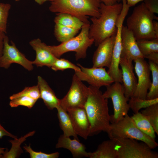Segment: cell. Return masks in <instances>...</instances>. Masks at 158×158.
Wrapping results in <instances>:
<instances>
[{
	"label": "cell",
	"mask_w": 158,
	"mask_h": 158,
	"mask_svg": "<svg viewBox=\"0 0 158 158\" xmlns=\"http://www.w3.org/2000/svg\"><path fill=\"white\" fill-rule=\"evenodd\" d=\"M84 108L90 125L89 136L109 130L110 115L108 99L105 98L99 88L90 85Z\"/></svg>",
	"instance_id": "cell-1"
},
{
	"label": "cell",
	"mask_w": 158,
	"mask_h": 158,
	"mask_svg": "<svg viewBox=\"0 0 158 158\" xmlns=\"http://www.w3.org/2000/svg\"><path fill=\"white\" fill-rule=\"evenodd\" d=\"M122 3L107 5L101 3L98 18L92 17L89 36L97 47L101 42L116 32V24L122 8Z\"/></svg>",
	"instance_id": "cell-2"
},
{
	"label": "cell",
	"mask_w": 158,
	"mask_h": 158,
	"mask_svg": "<svg viewBox=\"0 0 158 158\" xmlns=\"http://www.w3.org/2000/svg\"><path fill=\"white\" fill-rule=\"evenodd\" d=\"M101 2L99 0H53L49 9L54 13L73 15L84 23H89L88 16L98 18Z\"/></svg>",
	"instance_id": "cell-3"
},
{
	"label": "cell",
	"mask_w": 158,
	"mask_h": 158,
	"mask_svg": "<svg viewBox=\"0 0 158 158\" xmlns=\"http://www.w3.org/2000/svg\"><path fill=\"white\" fill-rule=\"evenodd\" d=\"M158 18L147 8L144 3L135 7L126 20L127 27L136 40L157 39L153 29V21Z\"/></svg>",
	"instance_id": "cell-4"
},
{
	"label": "cell",
	"mask_w": 158,
	"mask_h": 158,
	"mask_svg": "<svg viewBox=\"0 0 158 158\" xmlns=\"http://www.w3.org/2000/svg\"><path fill=\"white\" fill-rule=\"evenodd\" d=\"M90 25V23H84L78 35L59 45H48L49 49L56 58H60L67 52L74 51L76 61L85 58L87 49L94 43V40L89 36Z\"/></svg>",
	"instance_id": "cell-5"
},
{
	"label": "cell",
	"mask_w": 158,
	"mask_h": 158,
	"mask_svg": "<svg viewBox=\"0 0 158 158\" xmlns=\"http://www.w3.org/2000/svg\"><path fill=\"white\" fill-rule=\"evenodd\" d=\"M107 133L110 139L120 138L134 139L144 142L152 149L158 146L155 139L140 130L131 117L128 114L117 122L110 124Z\"/></svg>",
	"instance_id": "cell-6"
},
{
	"label": "cell",
	"mask_w": 158,
	"mask_h": 158,
	"mask_svg": "<svg viewBox=\"0 0 158 158\" xmlns=\"http://www.w3.org/2000/svg\"><path fill=\"white\" fill-rule=\"evenodd\" d=\"M117 158H158V154L145 143L131 139L112 138Z\"/></svg>",
	"instance_id": "cell-7"
},
{
	"label": "cell",
	"mask_w": 158,
	"mask_h": 158,
	"mask_svg": "<svg viewBox=\"0 0 158 158\" xmlns=\"http://www.w3.org/2000/svg\"><path fill=\"white\" fill-rule=\"evenodd\" d=\"M106 88L103 96L111 99L114 110V114L110 115V121L111 123H116L128 114L130 109L128 102L129 99L125 96L123 85L120 83L114 82Z\"/></svg>",
	"instance_id": "cell-8"
},
{
	"label": "cell",
	"mask_w": 158,
	"mask_h": 158,
	"mask_svg": "<svg viewBox=\"0 0 158 158\" xmlns=\"http://www.w3.org/2000/svg\"><path fill=\"white\" fill-rule=\"evenodd\" d=\"M89 90V87L85 85L74 74L68 92L60 99V106L66 111L68 109L71 107H84Z\"/></svg>",
	"instance_id": "cell-9"
},
{
	"label": "cell",
	"mask_w": 158,
	"mask_h": 158,
	"mask_svg": "<svg viewBox=\"0 0 158 158\" xmlns=\"http://www.w3.org/2000/svg\"><path fill=\"white\" fill-rule=\"evenodd\" d=\"M9 43L8 37L6 36L4 40L2 54L0 56V67L8 68L12 63H16L23 66L28 71L33 68L32 61L28 59L25 55L17 48L15 43Z\"/></svg>",
	"instance_id": "cell-10"
},
{
	"label": "cell",
	"mask_w": 158,
	"mask_h": 158,
	"mask_svg": "<svg viewBox=\"0 0 158 158\" xmlns=\"http://www.w3.org/2000/svg\"><path fill=\"white\" fill-rule=\"evenodd\" d=\"M77 65L80 70L75 71V74L80 80L87 82L90 86L99 88L102 86L109 85L114 82L105 68H87L79 64Z\"/></svg>",
	"instance_id": "cell-11"
},
{
	"label": "cell",
	"mask_w": 158,
	"mask_h": 158,
	"mask_svg": "<svg viewBox=\"0 0 158 158\" xmlns=\"http://www.w3.org/2000/svg\"><path fill=\"white\" fill-rule=\"evenodd\" d=\"M125 16L121 14L119 16L116 24V32L113 47L112 59L110 66L107 71L114 82L122 83V75L121 69L119 68L122 51L121 31Z\"/></svg>",
	"instance_id": "cell-12"
},
{
	"label": "cell",
	"mask_w": 158,
	"mask_h": 158,
	"mask_svg": "<svg viewBox=\"0 0 158 158\" xmlns=\"http://www.w3.org/2000/svg\"><path fill=\"white\" fill-rule=\"evenodd\" d=\"M133 61L135 63L134 69L138 78V82L132 97L146 99L148 90L152 83L150 78L151 71L149 66L143 58H138Z\"/></svg>",
	"instance_id": "cell-13"
},
{
	"label": "cell",
	"mask_w": 158,
	"mask_h": 158,
	"mask_svg": "<svg viewBox=\"0 0 158 158\" xmlns=\"http://www.w3.org/2000/svg\"><path fill=\"white\" fill-rule=\"evenodd\" d=\"M116 33L98 45L92 58V67H109L112 59Z\"/></svg>",
	"instance_id": "cell-14"
},
{
	"label": "cell",
	"mask_w": 158,
	"mask_h": 158,
	"mask_svg": "<svg viewBox=\"0 0 158 158\" xmlns=\"http://www.w3.org/2000/svg\"><path fill=\"white\" fill-rule=\"evenodd\" d=\"M133 61L123 56L121 57L119 65L121 68L122 85L126 97L129 99L133 96L137 84L133 71Z\"/></svg>",
	"instance_id": "cell-15"
},
{
	"label": "cell",
	"mask_w": 158,
	"mask_h": 158,
	"mask_svg": "<svg viewBox=\"0 0 158 158\" xmlns=\"http://www.w3.org/2000/svg\"><path fill=\"white\" fill-rule=\"evenodd\" d=\"M66 111L76 134L86 139L89 135L90 125L84 107H71Z\"/></svg>",
	"instance_id": "cell-16"
},
{
	"label": "cell",
	"mask_w": 158,
	"mask_h": 158,
	"mask_svg": "<svg viewBox=\"0 0 158 158\" xmlns=\"http://www.w3.org/2000/svg\"><path fill=\"white\" fill-rule=\"evenodd\" d=\"M121 57H125L133 61L138 58H144L133 33L126 26L123 25L121 31Z\"/></svg>",
	"instance_id": "cell-17"
},
{
	"label": "cell",
	"mask_w": 158,
	"mask_h": 158,
	"mask_svg": "<svg viewBox=\"0 0 158 158\" xmlns=\"http://www.w3.org/2000/svg\"><path fill=\"white\" fill-rule=\"evenodd\" d=\"M29 44L36 54L35 60L32 61L33 64L37 67L46 66L50 68L56 58L51 53L48 45L42 42L39 38L32 40L29 42Z\"/></svg>",
	"instance_id": "cell-18"
},
{
	"label": "cell",
	"mask_w": 158,
	"mask_h": 158,
	"mask_svg": "<svg viewBox=\"0 0 158 158\" xmlns=\"http://www.w3.org/2000/svg\"><path fill=\"white\" fill-rule=\"evenodd\" d=\"M56 148H63L68 150L73 158L88 157L89 152L86 151L85 145L75 138L71 139L70 137L63 134L59 138Z\"/></svg>",
	"instance_id": "cell-19"
},
{
	"label": "cell",
	"mask_w": 158,
	"mask_h": 158,
	"mask_svg": "<svg viewBox=\"0 0 158 158\" xmlns=\"http://www.w3.org/2000/svg\"><path fill=\"white\" fill-rule=\"evenodd\" d=\"M41 98L47 108L52 110L60 105V99L57 98L54 92L46 80L40 76L37 77V85Z\"/></svg>",
	"instance_id": "cell-20"
},
{
	"label": "cell",
	"mask_w": 158,
	"mask_h": 158,
	"mask_svg": "<svg viewBox=\"0 0 158 158\" xmlns=\"http://www.w3.org/2000/svg\"><path fill=\"white\" fill-rule=\"evenodd\" d=\"M115 145L112 139L105 140L99 145L95 151L89 152L88 158H117Z\"/></svg>",
	"instance_id": "cell-21"
},
{
	"label": "cell",
	"mask_w": 158,
	"mask_h": 158,
	"mask_svg": "<svg viewBox=\"0 0 158 158\" xmlns=\"http://www.w3.org/2000/svg\"><path fill=\"white\" fill-rule=\"evenodd\" d=\"M56 109L57 111V116L59 126L63 132V134L68 137L73 136L74 138L78 139L67 111L60 105Z\"/></svg>",
	"instance_id": "cell-22"
},
{
	"label": "cell",
	"mask_w": 158,
	"mask_h": 158,
	"mask_svg": "<svg viewBox=\"0 0 158 158\" xmlns=\"http://www.w3.org/2000/svg\"><path fill=\"white\" fill-rule=\"evenodd\" d=\"M55 18V23L79 30L84 23L77 17L68 13H58Z\"/></svg>",
	"instance_id": "cell-23"
},
{
	"label": "cell",
	"mask_w": 158,
	"mask_h": 158,
	"mask_svg": "<svg viewBox=\"0 0 158 158\" xmlns=\"http://www.w3.org/2000/svg\"><path fill=\"white\" fill-rule=\"evenodd\" d=\"M35 133V131H30L19 138L10 140L11 144V147L8 150L6 149L3 154L2 158H16L19 157L23 151L20 147L21 144L26 140L27 138L32 136Z\"/></svg>",
	"instance_id": "cell-24"
},
{
	"label": "cell",
	"mask_w": 158,
	"mask_h": 158,
	"mask_svg": "<svg viewBox=\"0 0 158 158\" xmlns=\"http://www.w3.org/2000/svg\"><path fill=\"white\" fill-rule=\"evenodd\" d=\"M137 127L142 131L155 139V132L151 123L141 113H134L131 117Z\"/></svg>",
	"instance_id": "cell-25"
},
{
	"label": "cell",
	"mask_w": 158,
	"mask_h": 158,
	"mask_svg": "<svg viewBox=\"0 0 158 158\" xmlns=\"http://www.w3.org/2000/svg\"><path fill=\"white\" fill-rule=\"evenodd\" d=\"M78 31L76 29L55 23V36L56 40L61 43L67 41L74 37Z\"/></svg>",
	"instance_id": "cell-26"
},
{
	"label": "cell",
	"mask_w": 158,
	"mask_h": 158,
	"mask_svg": "<svg viewBox=\"0 0 158 158\" xmlns=\"http://www.w3.org/2000/svg\"><path fill=\"white\" fill-rule=\"evenodd\" d=\"M148 63L152 72V80L146 99H152L158 98V65L150 60Z\"/></svg>",
	"instance_id": "cell-27"
},
{
	"label": "cell",
	"mask_w": 158,
	"mask_h": 158,
	"mask_svg": "<svg viewBox=\"0 0 158 158\" xmlns=\"http://www.w3.org/2000/svg\"><path fill=\"white\" fill-rule=\"evenodd\" d=\"M136 41L144 58L152 53L158 52V39H140Z\"/></svg>",
	"instance_id": "cell-28"
},
{
	"label": "cell",
	"mask_w": 158,
	"mask_h": 158,
	"mask_svg": "<svg viewBox=\"0 0 158 158\" xmlns=\"http://www.w3.org/2000/svg\"><path fill=\"white\" fill-rule=\"evenodd\" d=\"M141 113L148 120L158 135V103L147 107Z\"/></svg>",
	"instance_id": "cell-29"
},
{
	"label": "cell",
	"mask_w": 158,
	"mask_h": 158,
	"mask_svg": "<svg viewBox=\"0 0 158 158\" xmlns=\"http://www.w3.org/2000/svg\"><path fill=\"white\" fill-rule=\"evenodd\" d=\"M128 104L134 113L139 112L142 108H145L154 104L158 103V98L152 99H142L133 97L129 100Z\"/></svg>",
	"instance_id": "cell-30"
},
{
	"label": "cell",
	"mask_w": 158,
	"mask_h": 158,
	"mask_svg": "<svg viewBox=\"0 0 158 158\" xmlns=\"http://www.w3.org/2000/svg\"><path fill=\"white\" fill-rule=\"evenodd\" d=\"M50 68L55 71H63L68 69H71L75 71L80 70V68L68 60L62 58H56Z\"/></svg>",
	"instance_id": "cell-31"
},
{
	"label": "cell",
	"mask_w": 158,
	"mask_h": 158,
	"mask_svg": "<svg viewBox=\"0 0 158 158\" xmlns=\"http://www.w3.org/2000/svg\"><path fill=\"white\" fill-rule=\"evenodd\" d=\"M37 100L27 96H20L11 99L9 105L11 107L21 106L30 109L33 107Z\"/></svg>",
	"instance_id": "cell-32"
},
{
	"label": "cell",
	"mask_w": 158,
	"mask_h": 158,
	"mask_svg": "<svg viewBox=\"0 0 158 158\" xmlns=\"http://www.w3.org/2000/svg\"><path fill=\"white\" fill-rule=\"evenodd\" d=\"M11 5L0 3V31L6 33L7 24Z\"/></svg>",
	"instance_id": "cell-33"
},
{
	"label": "cell",
	"mask_w": 158,
	"mask_h": 158,
	"mask_svg": "<svg viewBox=\"0 0 158 158\" xmlns=\"http://www.w3.org/2000/svg\"><path fill=\"white\" fill-rule=\"evenodd\" d=\"M22 96H27L38 100L40 98V92L38 85L25 87L21 91L10 96L9 99L11 100Z\"/></svg>",
	"instance_id": "cell-34"
},
{
	"label": "cell",
	"mask_w": 158,
	"mask_h": 158,
	"mask_svg": "<svg viewBox=\"0 0 158 158\" xmlns=\"http://www.w3.org/2000/svg\"><path fill=\"white\" fill-rule=\"evenodd\" d=\"M23 148L29 154L31 158H57L59 156V153L57 152L47 154L42 152L35 151L32 149L30 145L28 146L26 145Z\"/></svg>",
	"instance_id": "cell-35"
},
{
	"label": "cell",
	"mask_w": 158,
	"mask_h": 158,
	"mask_svg": "<svg viewBox=\"0 0 158 158\" xmlns=\"http://www.w3.org/2000/svg\"><path fill=\"white\" fill-rule=\"evenodd\" d=\"M144 3L148 9L151 13H158V0H144Z\"/></svg>",
	"instance_id": "cell-36"
},
{
	"label": "cell",
	"mask_w": 158,
	"mask_h": 158,
	"mask_svg": "<svg viewBox=\"0 0 158 158\" xmlns=\"http://www.w3.org/2000/svg\"><path fill=\"white\" fill-rule=\"evenodd\" d=\"M4 136H7L13 139L17 138V136L14 135L6 130L0 123V139Z\"/></svg>",
	"instance_id": "cell-37"
},
{
	"label": "cell",
	"mask_w": 158,
	"mask_h": 158,
	"mask_svg": "<svg viewBox=\"0 0 158 158\" xmlns=\"http://www.w3.org/2000/svg\"><path fill=\"white\" fill-rule=\"evenodd\" d=\"M145 58L158 65V52L152 53L145 56Z\"/></svg>",
	"instance_id": "cell-38"
},
{
	"label": "cell",
	"mask_w": 158,
	"mask_h": 158,
	"mask_svg": "<svg viewBox=\"0 0 158 158\" xmlns=\"http://www.w3.org/2000/svg\"><path fill=\"white\" fill-rule=\"evenodd\" d=\"M4 32L0 31V56H1L2 54L4 40L6 36Z\"/></svg>",
	"instance_id": "cell-39"
},
{
	"label": "cell",
	"mask_w": 158,
	"mask_h": 158,
	"mask_svg": "<svg viewBox=\"0 0 158 158\" xmlns=\"http://www.w3.org/2000/svg\"><path fill=\"white\" fill-rule=\"evenodd\" d=\"M122 0H117V2H119ZM127 5L130 7L135 5L139 2L144 1V0H125Z\"/></svg>",
	"instance_id": "cell-40"
},
{
	"label": "cell",
	"mask_w": 158,
	"mask_h": 158,
	"mask_svg": "<svg viewBox=\"0 0 158 158\" xmlns=\"http://www.w3.org/2000/svg\"><path fill=\"white\" fill-rule=\"evenodd\" d=\"M153 29L156 37L158 39V22L155 20L153 21Z\"/></svg>",
	"instance_id": "cell-41"
},
{
	"label": "cell",
	"mask_w": 158,
	"mask_h": 158,
	"mask_svg": "<svg viewBox=\"0 0 158 158\" xmlns=\"http://www.w3.org/2000/svg\"><path fill=\"white\" fill-rule=\"evenodd\" d=\"M101 3H102L107 5H111L117 3V0H99Z\"/></svg>",
	"instance_id": "cell-42"
},
{
	"label": "cell",
	"mask_w": 158,
	"mask_h": 158,
	"mask_svg": "<svg viewBox=\"0 0 158 158\" xmlns=\"http://www.w3.org/2000/svg\"><path fill=\"white\" fill-rule=\"evenodd\" d=\"M38 4L42 5L47 1H52L53 0H34Z\"/></svg>",
	"instance_id": "cell-43"
},
{
	"label": "cell",
	"mask_w": 158,
	"mask_h": 158,
	"mask_svg": "<svg viewBox=\"0 0 158 158\" xmlns=\"http://www.w3.org/2000/svg\"><path fill=\"white\" fill-rule=\"evenodd\" d=\"M6 148L0 147V158H2L3 155Z\"/></svg>",
	"instance_id": "cell-44"
},
{
	"label": "cell",
	"mask_w": 158,
	"mask_h": 158,
	"mask_svg": "<svg viewBox=\"0 0 158 158\" xmlns=\"http://www.w3.org/2000/svg\"><path fill=\"white\" fill-rule=\"evenodd\" d=\"M14 0L16 1H19L20 0Z\"/></svg>",
	"instance_id": "cell-45"
}]
</instances>
